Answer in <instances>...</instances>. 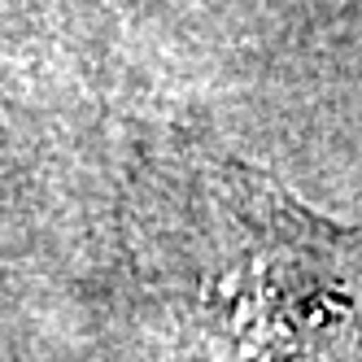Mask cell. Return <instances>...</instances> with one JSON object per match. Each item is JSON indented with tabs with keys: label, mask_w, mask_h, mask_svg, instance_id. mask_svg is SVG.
I'll return each instance as SVG.
<instances>
[{
	"label": "cell",
	"mask_w": 362,
	"mask_h": 362,
	"mask_svg": "<svg viewBox=\"0 0 362 362\" xmlns=\"http://www.w3.org/2000/svg\"><path fill=\"white\" fill-rule=\"evenodd\" d=\"M148 275L184 305L197 362H362V227L267 175L179 144L132 188Z\"/></svg>",
	"instance_id": "cell-1"
}]
</instances>
